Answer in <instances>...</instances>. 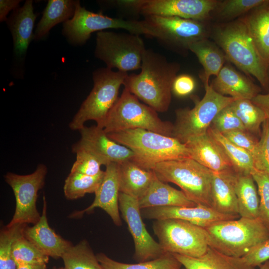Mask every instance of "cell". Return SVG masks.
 I'll list each match as a JSON object with an SVG mask.
<instances>
[{"instance_id":"obj_41","label":"cell","mask_w":269,"mask_h":269,"mask_svg":"<svg viewBox=\"0 0 269 269\" xmlns=\"http://www.w3.org/2000/svg\"><path fill=\"white\" fill-rule=\"evenodd\" d=\"M234 144L249 152L253 157L257 169L260 170L259 140L246 131H234L222 134Z\"/></svg>"},{"instance_id":"obj_37","label":"cell","mask_w":269,"mask_h":269,"mask_svg":"<svg viewBox=\"0 0 269 269\" xmlns=\"http://www.w3.org/2000/svg\"><path fill=\"white\" fill-rule=\"evenodd\" d=\"M12 256L17 265L46 264L49 258L28 240L23 236V233L16 239L13 244Z\"/></svg>"},{"instance_id":"obj_38","label":"cell","mask_w":269,"mask_h":269,"mask_svg":"<svg viewBox=\"0 0 269 269\" xmlns=\"http://www.w3.org/2000/svg\"><path fill=\"white\" fill-rule=\"evenodd\" d=\"M265 0H225L218 1L215 10H216L219 17L223 19L229 20L248 13L252 9L262 4Z\"/></svg>"},{"instance_id":"obj_31","label":"cell","mask_w":269,"mask_h":269,"mask_svg":"<svg viewBox=\"0 0 269 269\" xmlns=\"http://www.w3.org/2000/svg\"><path fill=\"white\" fill-rule=\"evenodd\" d=\"M221 145L233 165L235 172L244 174H251L256 168L252 155L246 150L228 140L221 133L210 127L207 131Z\"/></svg>"},{"instance_id":"obj_1","label":"cell","mask_w":269,"mask_h":269,"mask_svg":"<svg viewBox=\"0 0 269 269\" xmlns=\"http://www.w3.org/2000/svg\"><path fill=\"white\" fill-rule=\"evenodd\" d=\"M140 69L139 74L128 75L125 88L157 112H166L171 103L172 85L180 65L145 49Z\"/></svg>"},{"instance_id":"obj_47","label":"cell","mask_w":269,"mask_h":269,"mask_svg":"<svg viewBox=\"0 0 269 269\" xmlns=\"http://www.w3.org/2000/svg\"><path fill=\"white\" fill-rule=\"evenodd\" d=\"M252 102L261 108L265 112L267 118H269V93L259 94L251 100Z\"/></svg>"},{"instance_id":"obj_3","label":"cell","mask_w":269,"mask_h":269,"mask_svg":"<svg viewBox=\"0 0 269 269\" xmlns=\"http://www.w3.org/2000/svg\"><path fill=\"white\" fill-rule=\"evenodd\" d=\"M107 134L130 149L135 155L133 160L147 169L152 170L161 162L190 158L185 144L171 136L140 129Z\"/></svg>"},{"instance_id":"obj_48","label":"cell","mask_w":269,"mask_h":269,"mask_svg":"<svg viewBox=\"0 0 269 269\" xmlns=\"http://www.w3.org/2000/svg\"><path fill=\"white\" fill-rule=\"evenodd\" d=\"M16 269H46V264H19Z\"/></svg>"},{"instance_id":"obj_23","label":"cell","mask_w":269,"mask_h":269,"mask_svg":"<svg viewBox=\"0 0 269 269\" xmlns=\"http://www.w3.org/2000/svg\"><path fill=\"white\" fill-rule=\"evenodd\" d=\"M32 0H27L21 7L15 10L7 19L12 33L15 54L21 57L26 52L34 37L33 29L37 15L33 12Z\"/></svg>"},{"instance_id":"obj_13","label":"cell","mask_w":269,"mask_h":269,"mask_svg":"<svg viewBox=\"0 0 269 269\" xmlns=\"http://www.w3.org/2000/svg\"><path fill=\"white\" fill-rule=\"evenodd\" d=\"M144 17L151 36L173 49L188 50L192 43L207 38V31L203 21L176 16Z\"/></svg>"},{"instance_id":"obj_39","label":"cell","mask_w":269,"mask_h":269,"mask_svg":"<svg viewBox=\"0 0 269 269\" xmlns=\"http://www.w3.org/2000/svg\"><path fill=\"white\" fill-rule=\"evenodd\" d=\"M260 198L259 217L269 232V173L255 168L251 173Z\"/></svg>"},{"instance_id":"obj_44","label":"cell","mask_w":269,"mask_h":269,"mask_svg":"<svg viewBox=\"0 0 269 269\" xmlns=\"http://www.w3.org/2000/svg\"><path fill=\"white\" fill-rule=\"evenodd\" d=\"M242 258L252 267L261 266L269 260V239L257 245Z\"/></svg>"},{"instance_id":"obj_22","label":"cell","mask_w":269,"mask_h":269,"mask_svg":"<svg viewBox=\"0 0 269 269\" xmlns=\"http://www.w3.org/2000/svg\"><path fill=\"white\" fill-rule=\"evenodd\" d=\"M212 172L211 187L212 207L222 214L239 215L235 189L236 172L234 169Z\"/></svg>"},{"instance_id":"obj_36","label":"cell","mask_w":269,"mask_h":269,"mask_svg":"<svg viewBox=\"0 0 269 269\" xmlns=\"http://www.w3.org/2000/svg\"><path fill=\"white\" fill-rule=\"evenodd\" d=\"M25 224H18L2 227L0 232V269H16L17 265L12 256L14 241L23 233Z\"/></svg>"},{"instance_id":"obj_14","label":"cell","mask_w":269,"mask_h":269,"mask_svg":"<svg viewBox=\"0 0 269 269\" xmlns=\"http://www.w3.org/2000/svg\"><path fill=\"white\" fill-rule=\"evenodd\" d=\"M216 0H125L118 5L145 16H176L203 21L216 8Z\"/></svg>"},{"instance_id":"obj_18","label":"cell","mask_w":269,"mask_h":269,"mask_svg":"<svg viewBox=\"0 0 269 269\" xmlns=\"http://www.w3.org/2000/svg\"><path fill=\"white\" fill-rule=\"evenodd\" d=\"M120 183L118 164L111 163L106 166L102 183L95 192L92 203L86 209L73 212L71 218L81 217L85 213H90L96 208L104 210L117 226L122 225L120 214L119 198Z\"/></svg>"},{"instance_id":"obj_33","label":"cell","mask_w":269,"mask_h":269,"mask_svg":"<svg viewBox=\"0 0 269 269\" xmlns=\"http://www.w3.org/2000/svg\"><path fill=\"white\" fill-rule=\"evenodd\" d=\"M104 175L105 171L95 176L70 171L64 185L65 197L68 200H75L83 197L87 193H95Z\"/></svg>"},{"instance_id":"obj_10","label":"cell","mask_w":269,"mask_h":269,"mask_svg":"<svg viewBox=\"0 0 269 269\" xmlns=\"http://www.w3.org/2000/svg\"><path fill=\"white\" fill-rule=\"evenodd\" d=\"M145 50L139 35L106 31L97 33L95 56L109 69L125 72L140 69Z\"/></svg>"},{"instance_id":"obj_40","label":"cell","mask_w":269,"mask_h":269,"mask_svg":"<svg viewBox=\"0 0 269 269\" xmlns=\"http://www.w3.org/2000/svg\"><path fill=\"white\" fill-rule=\"evenodd\" d=\"M72 151L76 154V160L71 167V172L95 176L100 173L102 164L92 154L86 150L73 145Z\"/></svg>"},{"instance_id":"obj_27","label":"cell","mask_w":269,"mask_h":269,"mask_svg":"<svg viewBox=\"0 0 269 269\" xmlns=\"http://www.w3.org/2000/svg\"><path fill=\"white\" fill-rule=\"evenodd\" d=\"M263 59L269 63V0L241 17Z\"/></svg>"},{"instance_id":"obj_12","label":"cell","mask_w":269,"mask_h":269,"mask_svg":"<svg viewBox=\"0 0 269 269\" xmlns=\"http://www.w3.org/2000/svg\"><path fill=\"white\" fill-rule=\"evenodd\" d=\"M47 168L39 164L35 171L27 175L7 172L4 176L5 182L11 188L15 199V212L6 225L36 223L41 215L36 208L38 192L44 186Z\"/></svg>"},{"instance_id":"obj_28","label":"cell","mask_w":269,"mask_h":269,"mask_svg":"<svg viewBox=\"0 0 269 269\" xmlns=\"http://www.w3.org/2000/svg\"><path fill=\"white\" fill-rule=\"evenodd\" d=\"M188 49L196 55L203 67V74L200 76L203 82H209L211 76H217L227 60L221 48L207 38L192 43Z\"/></svg>"},{"instance_id":"obj_19","label":"cell","mask_w":269,"mask_h":269,"mask_svg":"<svg viewBox=\"0 0 269 269\" xmlns=\"http://www.w3.org/2000/svg\"><path fill=\"white\" fill-rule=\"evenodd\" d=\"M43 203L40 219L31 227L26 225L23 230V236L44 255L55 259L61 258L73 245L56 233L49 226L45 196H43Z\"/></svg>"},{"instance_id":"obj_5","label":"cell","mask_w":269,"mask_h":269,"mask_svg":"<svg viewBox=\"0 0 269 269\" xmlns=\"http://www.w3.org/2000/svg\"><path fill=\"white\" fill-rule=\"evenodd\" d=\"M98 127L107 134L140 129L172 137L173 124L162 121L156 111L140 103L135 95L124 88L121 96Z\"/></svg>"},{"instance_id":"obj_2","label":"cell","mask_w":269,"mask_h":269,"mask_svg":"<svg viewBox=\"0 0 269 269\" xmlns=\"http://www.w3.org/2000/svg\"><path fill=\"white\" fill-rule=\"evenodd\" d=\"M213 38L227 60L269 90L268 64L258 52L247 26L242 18L214 29Z\"/></svg>"},{"instance_id":"obj_7","label":"cell","mask_w":269,"mask_h":269,"mask_svg":"<svg viewBox=\"0 0 269 269\" xmlns=\"http://www.w3.org/2000/svg\"><path fill=\"white\" fill-rule=\"evenodd\" d=\"M152 170L162 181L179 186L187 197L197 205L212 207L213 172L210 169L188 158L161 162Z\"/></svg>"},{"instance_id":"obj_45","label":"cell","mask_w":269,"mask_h":269,"mask_svg":"<svg viewBox=\"0 0 269 269\" xmlns=\"http://www.w3.org/2000/svg\"><path fill=\"white\" fill-rule=\"evenodd\" d=\"M195 81L190 75L182 74L174 79L172 91L177 96L183 97L190 94L195 88Z\"/></svg>"},{"instance_id":"obj_34","label":"cell","mask_w":269,"mask_h":269,"mask_svg":"<svg viewBox=\"0 0 269 269\" xmlns=\"http://www.w3.org/2000/svg\"><path fill=\"white\" fill-rule=\"evenodd\" d=\"M61 258L66 269H104L86 240L72 245Z\"/></svg>"},{"instance_id":"obj_20","label":"cell","mask_w":269,"mask_h":269,"mask_svg":"<svg viewBox=\"0 0 269 269\" xmlns=\"http://www.w3.org/2000/svg\"><path fill=\"white\" fill-rule=\"evenodd\" d=\"M185 144L190 158L212 171L219 172L234 169L222 147L207 132L189 139Z\"/></svg>"},{"instance_id":"obj_29","label":"cell","mask_w":269,"mask_h":269,"mask_svg":"<svg viewBox=\"0 0 269 269\" xmlns=\"http://www.w3.org/2000/svg\"><path fill=\"white\" fill-rule=\"evenodd\" d=\"M235 189L240 217L258 218L260 198L252 175L236 172Z\"/></svg>"},{"instance_id":"obj_51","label":"cell","mask_w":269,"mask_h":269,"mask_svg":"<svg viewBox=\"0 0 269 269\" xmlns=\"http://www.w3.org/2000/svg\"><path fill=\"white\" fill-rule=\"evenodd\" d=\"M268 77H269V64H268Z\"/></svg>"},{"instance_id":"obj_49","label":"cell","mask_w":269,"mask_h":269,"mask_svg":"<svg viewBox=\"0 0 269 269\" xmlns=\"http://www.w3.org/2000/svg\"><path fill=\"white\" fill-rule=\"evenodd\" d=\"M260 269H269V260L266 261L260 266Z\"/></svg>"},{"instance_id":"obj_15","label":"cell","mask_w":269,"mask_h":269,"mask_svg":"<svg viewBox=\"0 0 269 269\" xmlns=\"http://www.w3.org/2000/svg\"><path fill=\"white\" fill-rule=\"evenodd\" d=\"M119 210L127 223L134 245V259L137 263L157 259L165 253L146 230L142 221L138 199L120 192Z\"/></svg>"},{"instance_id":"obj_4","label":"cell","mask_w":269,"mask_h":269,"mask_svg":"<svg viewBox=\"0 0 269 269\" xmlns=\"http://www.w3.org/2000/svg\"><path fill=\"white\" fill-rule=\"evenodd\" d=\"M205 228L209 247L236 258L243 257L257 245L269 239V232L259 218L224 220Z\"/></svg>"},{"instance_id":"obj_9","label":"cell","mask_w":269,"mask_h":269,"mask_svg":"<svg viewBox=\"0 0 269 269\" xmlns=\"http://www.w3.org/2000/svg\"><path fill=\"white\" fill-rule=\"evenodd\" d=\"M152 229L165 253L198 258L206 253L209 247L205 228L183 220H156Z\"/></svg>"},{"instance_id":"obj_11","label":"cell","mask_w":269,"mask_h":269,"mask_svg":"<svg viewBox=\"0 0 269 269\" xmlns=\"http://www.w3.org/2000/svg\"><path fill=\"white\" fill-rule=\"evenodd\" d=\"M109 28H121L133 34L151 35L144 20H125L93 12L82 7L78 0L73 17L63 24V33L71 42L82 44L89 38L92 33Z\"/></svg>"},{"instance_id":"obj_6","label":"cell","mask_w":269,"mask_h":269,"mask_svg":"<svg viewBox=\"0 0 269 269\" xmlns=\"http://www.w3.org/2000/svg\"><path fill=\"white\" fill-rule=\"evenodd\" d=\"M128 75L127 72L114 71L107 67L96 70L93 88L70 122L69 128L79 131L90 120L100 126L118 100L120 88Z\"/></svg>"},{"instance_id":"obj_46","label":"cell","mask_w":269,"mask_h":269,"mask_svg":"<svg viewBox=\"0 0 269 269\" xmlns=\"http://www.w3.org/2000/svg\"><path fill=\"white\" fill-rule=\"evenodd\" d=\"M20 0H0V20H7L6 15L11 10H15L18 7Z\"/></svg>"},{"instance_id":"obj_17","label":"cell","mask_w":269,"mask_h":269,"mask_svg":"<svg viewBox=\"0 0 269 269\" xmlns=\"http://www.w3.org/2000/svg\"><path fill=\"white\" fill-rule=\"evenodd\" d=\"M142 217L149 220L178 219L206 228L218 222L239 218V215L220 213L212 207L201 205L195 207H155L141 209Z\"/></svg>"},{"instance_id":"obj_30","label":"cell","mask_w":269,"mask_h":269,"mask_svg":"<svg viewBox=\"0 0 269 269\" xmlns=\"http://www.w3.org/2000/svg\"><path fill=\"white\" fill-rule=\"evenodd\" d=\"M76 1L49 0L42 18L37 24L34 38L39 39L47 35L56 24L65 22L74 15Z\"/></svg>"},{"instance_id":"obj_16","label":"cell","mask_w":269,"mask_h":269,"mask_svg":"<svg viewBox=\"0 0 269 269\" xmlns=\"http://www.w3.org/2000/svg\"><path fill=\"white\" fill-rule=\"evenodd\" d=\"M80 139L73 145L83 148L106 166L133 159L134 152L126 146L110 138L104 130L97 126H84L79 131Z\"/></svg>"},{"instance_id":"obj_25","label":"cell","mask_w":269,"mask_h":269,"mask_svg":"<svg viewBox=\"0 0 269 269\" xmlns=\"http://www.w3.org/2000/svg\"><path fill=\"white\" fill-rule=\"evenodd\" d=\"M140 209L155 207H195L183 191L160 180L156 175L145 194L138 200Z\"/></svg>"},{"instance_id":"obj_42","label":"cell","mask_w":269,"mask_h":269,"mask_svg":"<svg viewBox=\"0 0 269 269\" xmlns=\"http://www.w3.org/2000/svg\"><path fill=\"white\" fill-rule=\"evenodd\" d=\"M210 127L222 134L234 131H246L241 120L230 105L222 109L217 114Z\"/></svg>"},{"instance_id":"obj_21","label":"cell","mask_w":269,"mask_h":269,"mask_svg":"<svg viewBox=\"0 0 269 269\" xmlns=\"http://www.w3.org/2000/svg\"><path fill=\"white\" fill-rule=\"evenodd\" d=\"M218 94L237 99L252 100L262 89L229 65H224L210 84Z\"/></svg>"},{"instance_id":"obj_8","label":"cell","mask_w":269,"mask_h":269,"mask_svg":"<svg viewBox=\"0 0 269 269\" xmlns=\"http://www.w3.org/2000/svg\"><path fill=\"white\" fill-rule=\"evenodd\" d=\"M205 93L201 100L193 96L194 106L176 110L172 137L185 143L189 139L207 132L217 114L237 99L222 96L212 88L209 82H203Z\"/></svg>"},{"instance_id":"obj_50","label":"cell","mask_w":269,"mask_h":269,"mask_svg":"<svg viewBox=\"0 0 269 269\" xmlns=\"http://www.w3.org/2000/svg\"><path fill=\"white\" fill-rule=\"evenodd\" d=\"M51 269H66L65 267L56 268L54 267Z\"/></svg>"},{"instance_id":"obj_35","label":"cell","mask_w":269,"mask_h":269,"mask_svg":"<svg viewBox=\"0 0 269 269\" xmlns=\"http://www.w3.org/2000/svg\"><path fill=\"white\" fill-rule=\"evenodd\" d=\"M230 106L241 120L247 132L253 135L261 134V126L267 119L261 108L249 99L236 100Z\"/></svg>"},{"instance_id":"obj_24","label":"cell","mask_w":269,"mask_h":269,"mask_svg":"<svg viewBox=\"0 0 269 269\" xmlns=\"http://www.w3.org/2000/svg\"><path fill=\"white\" fill-rule=\"evenodd\" d=\"M118 164L120 192L138 200L148 189L155 173L133 159Z\"/></svg>"},{"instance_id":"obj_32","label":"cell","mask_w":269,"mask_h":269,"mask_svg":"<svg viewBox=\"0 0 269 269\" xmlns=\"http://www.w3.org/2000/svg\"><path fill=\"white\" fill-rule=\"evenodd\" d=\"M96 256L104 269H181L182 266L173 254L168 253L157 259L134 264L116 261L103 253Z\"/></svg>"},{"instance_id":"obj_53","label":"cell","mask_w":269,"mask_h":269,"mask_svg":"<svg viewBox=\"0 0 269 269\" xmlns=\"http://www.w3.org/2000/svg\"></svg>"},{"instance_id":"obj_26","label":"cell","mask_w":269,"mask_h":269,"mask_svg":"<svg viewBox=\"0 0 269 269\" xmlns=\"http://www.w3.org/2000/svg\"><path fill=\"white\" fill-rule=\"evenodd\" d=\"M173 255L186 269H255L243 258L225 255L209 246L206 253L198 258Z\"/></svg>"},{"instance_id":"obj_52","label":"cell","mask_w":269,"mask_h":269,"mask_svg":"<svg viewBox=\"0 0 269 269\" xmlns=\"http://www.w3.org/2000/svg\"><path fill=\"white\" fill-rule=\"evenodd\" d=\"M186 269L184 268H183V269Z\"/></svg>"},{"instance_id":"obj_43","label":"cell","mask_w":269,"mask_h":269,"mask_svg":"<svg viewBox=\"0 0 269 269\" xmlns=\"http://www.w3.org/2000/svg\"><path fill=\"white\" fill-rule=\"evenodd\" d=\"M260 170L269 173V118L262 125L258 142Z\"/></svg>"}]
</instances>
